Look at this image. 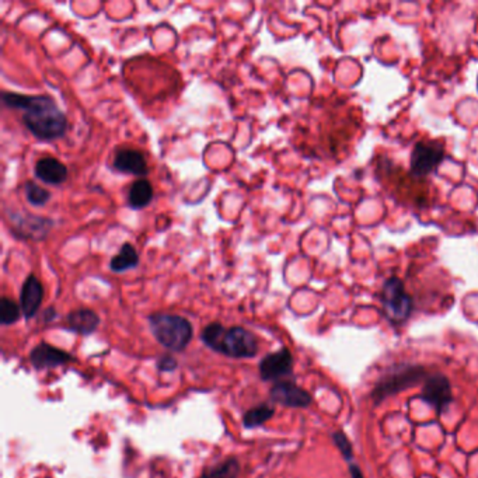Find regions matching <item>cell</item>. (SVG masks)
<instances>
[{"label": "cell", "mask_w": 478, "mask_h": 478, "mask_svg": "<svg viewBox=\"0 0 478 478\" xmlns=\"http://www.w3.org/2000/svg\"><path fill=\"white\" fill-rule=\"evenodd\" d=\"M3 102L23 111V124L41 141H55L65 135L68 119L52 98L47 96H24L3 92Z\"/></svg>", "instance_id": "6da1fadb"}, {"label": "cell", "mask_w": 478, "mask_h": 478, "mask_svg": "<svg viewBox=\"0 0 478 478\" xmlns=\"http://www.w3.org/2000/svg\"><path fill=\"white\" fill-rule=\"evenodd\" d=\"M201 340L212 351L230 358H254L258 352L257 337L243 327L210 323L202 330Z\"/></svg>", "instance_id": "7a4b0ae2"}, {"label": "cell", "mask_w": 478, "mask_h": 478, "mask_svg": "<svg viewBox=\"0 0 478 478\" xmlns=\"http://www.w3.org/2000/svg\"><path fill=\"white\" fill-rule=\"evenodd\" d=\"M149 327L162 347L172 352L184 351L192 340V324L184 317L169 313L149 316Z\"/></svg>", "instance_id": "3957f363"}, {"label": "cell", "mask_w": 478, "mask_h": 478, "mask_svg": "<svg viewBox=\"0 0 478 478\" xmlns=\"http://www.w3.org/2000/svg\"><path fill=\"white\" fill-rule=\"evenodd\" d=\"M428 376L429 375L422 365H394L387 369V372L376 382L375 387L372 388L371 398L376 405H379L386 398L424 382Z\"/></svg>", "instance_id": "277c9868"}, {"label": "cell", "mask_w": 478, "mask_h": 478, "mask_svg": "<svg viewBox=\"0 0 478 478\" xmlns=\"http://www.w3.org/2000/svg\"><path fill=\"white\" fill-rule=\"evenodd\" d=\"M382 304L387 320L394 325L404 324L414 309L412 297L407 293L404 284L394 277L383 285Z\"/></svg>", "instance_id": "5b68a950"}, {"label": "cell", "mask_w": 478, "mask_h": 478, "mask_svg": "<svg viewBox=\"0 0 478 478\" xmlns=\"http://www.w3.org/2000/svg\"><path fill=\"white\" fill-rule=\"evenodd\" d=\"M421 400L434 407L438 415H442L453 402V390L450 381L441 374L429 375L422 386Z\"/></svg>", "instance_id": "8992f818"}, {"label": "cell", "mask_w": 478, "mask_h": 478, "mask_svg": "<svg viewBox=\"0 0 478 478\" xmlns=\"http://www.w3.org/2000/svg\"><path fill=\"white\" fill-rule=\"evenodd\" d=\"M443 153L442 146L418 143L411 155V174L415 177H425L431 174L443 160Z\"/></svg>", "instance_id": "52a82bcc"}, {"label": "cell", "mask_w": 478, "mask_h": 478, "mask_svg": "<svg viewBox=\"0 0 478 478\" xmlns=\"http://www.w3.org/2000/svg\"><path fill=\"white\" fill-rule=\"evenodd\" d=\"M271 401L289 408H307L311 402V394L290 381L277 382L270 390Z\"/></svg>", "instance_id": "ba28073f"}, {"label": "cell", "mask_w": 478, "mask_h": 478, "mask_svg": "<svg viewBox=\"0 0 478 478\" xmlns=\"http://www.w3.org/2000/svg\"><path fill=\"white\" fill-rule=\"evenodd\" d=\"M293 372V357L287 348L268 354L260 362V376L263 381H278Z\"/></svg>", "instance_id": "9c48e42d"}, {"label": "cell", "mask_w": 478, "mask_h": 478, "mask_svg": "<svg viewBox=\"0 0 478 478\" xmlns=\"http://www.w3.org/2000/svg\"><path fill=\"white\" fill-rule=\"evenodd\" d=\"M72 361H73V357L69 352L61 348L52 347L48 342L38 344L30 354V362L38 371L58 368Z\"/></svg>", "instance_id": "30bf717a"}, {"label": "cell", "mask_w": 478, "mask_h": 478, "mask_svg": "<svg viewBox=\"0 0 478 478\" xmlns=\"http://www.w3.org/2000/svg\"><path fill=\"white\" fill-rule=\"evenodd\" d=\"M44 299V287L37 277L30 275L20 292V307L25 318H31L37 314Z\"/></svg>", "instance_id": "8fae6325"}, {"label": "cell", "mask_w": 478, "mask_h": 478, "mask_svg": "<svg viewBox=\"0 0 478 478\" xmlns=\"http://www.w3.org/2000/svg\"><path fill=\"white\" fill-rule=\"evenodd\" d=\"M114 169L121 173L139 177H143L149 173L145 156L133 149L121 150L114 159Z\"/></svg>", "instance_id": "7c38bea8"}, {"label": "cell", "mask_w": 478, "mask_h": 478, "mask_svg": "<svg viewBox=\"0 0 478 478\" xmlns=\"http://www.w3.org/2000/svg\"><path fill=\"white\" fill-rule=\"evenodd\" d=\"M100 325V317L92 309H76L66 316V328L80 335H90Z\"/></svg>", "instance_id": "4fadbf2b"}, {"label": "cell", "mask_w": 478, "mask_h": 478, "mask_svg": "<svg viewBox=\"0 0 478 478\" xmlns=\"http://www.w3.org/2000/svg\"><path fill=\"white\" fill-rule=\"evenodd\" d=\"M35 176L41 181L52 186H58L66 181L68 169L64 163L54 157H44L35 165Z\"/></svg>", "instance_id": "5bb4252c"}, {"label": "cell", "mask_w": 478, "mask_h": 478, "mask_svg": "<svg viewBox=\"0 0 478 478\" xmlns=\"http://www.w3.org/2000/svg\"><path fill=\"white\" fill-rule=\"evenodd\" d=\"M139 264V256L135 247L129 243L122 244L119 253L111 260L109 268L114 273H125L128 270L136 268Z\"/></svg>", "instance_id": "9a60e30c"}, {"label": "cell", "mask_w": 478, "mask_h": 478, "mask_svg": "<svg viewBox=\"0 0 478 478\" xmlns=\"http://www.w3.org/2000/svg\"><path fill=\"white\" fill-rule=\"evenodd\" d=\"M153 199V187L148 180H138L131 186L128 202L132 209H143Z\"/></svg>", "instance_id": "2e32d148"}, {"label": "cell", "mask_w": 478, "mask_h": 478, "mask_svg": "<svg viewBox=\"0 0 478 478\" xmlns=\"http://www.w3.org/2000/svg\"><path fill=\"white\" fill-rule=\"evenodd\" d=\"M275 415V408L267 402L260 404L247 410L243 415V426L247 429H254L264 425Z\"/></svg>", "instance_id": "e0dca14e"}, {"label": "cell", "mask_w": 478, "mask_h": 478, "mask_svg": "<svg viewBox=\"0 0 478 478\" xmlns=\"http://www.w3.org/2000/svg\"><path fill=\"white\" fill-rule=\"evenodd\" d=\"M240 470V462L236 458H227L222 463L206 469L201 478H237Z\"/></svg>", "instance_id": "ac0fdd59"}, {"label": "cell", "mask_w": 478, "mask_h": 478, "mask_svg": "<svg viewBox=\"0 0 478 478\" xmlns=\"http://www.w3.org/2000/svg\"><path fill=\"white\" fill-rule=\"evenodd\" d=\"M21 316V307L8 297L0 300V323L3 325L14 324Z\"/></svg>", "instance_id": "d6986e66"}, {"label": "cell", "mask_w": 478, "mask_h": 478, "mask_svg": "<svg viewBox=\"0 0 478 478\" xmlns=\"http://www.w3.org/2000/svg\"><path fill=\"white\" fill-rule=\"evenodd\" d=\"M24 192L25 196L28 199V202L34 206H44L49 199H51V193L47 191L45 189L37 186L32 181H27L24 184Z\"/></svg>", "instance_id": "ffe728a7"}, {"label": "cell", "mask_w": 478, "mask_h": 478, "mask_svg": "<svg viewBox=\"0 0 478 478\" xmlns=\"http://www.w3.org/2000/svg\"><path fill=\"white\" fill-rule=\"evenodd\" d=\"M331 439L334 442V445L337 446V449L340 450V453L342 455V458L351 463L354 459V446L349 441V438L347 436V434L344 431H337L331 435Z\"/></svg>", "instance_id": "44dd1931"}, {"label": "cell", "mask_w": 478, "mask_h": 478, "mask_svg": "<svg viewBox=\"0 0 478 478\" xmlns=\"http://www.w3.org/2000/svg\"><path fill=\"white\" fill-rule=\"evenodd\" d=\"M157 368L160 372H173L179 368V362L172 354H166L157 359Z\"/></svg>", "instance_id": "7402d4cb"}, {"label": "cell", "mask_w": 478, "mask_h": 478, "mask_svg": "<svg viewBox=\"0 0 478 478\" xmlns=\"http://www.w3.org/2000/svg\"><path fill=\"white\" fill-rule=\"evenodd\" d=\"M348 469H349V474H351V478H365V476H364V472L361 470V467H359L358 465H355V463H349Z\"/></svg>", "instance_id": "603a6c76"}, {"label": "cell", "mask_w": 478, "mask_h": 478, "mask_svg": "<svg viewBox=\"0 0 478 478\" xmlns=\"http://www.w3.org/2000/svg\"><path fill=\"white\" fill-rule=\"evenodd\" d=\"M56 317V311L54 310V307H49L45 313H44V320L45 321H51V320H54Z\"/></svg>", "instance_id": "cb8c5ba5"}]
</instances>
